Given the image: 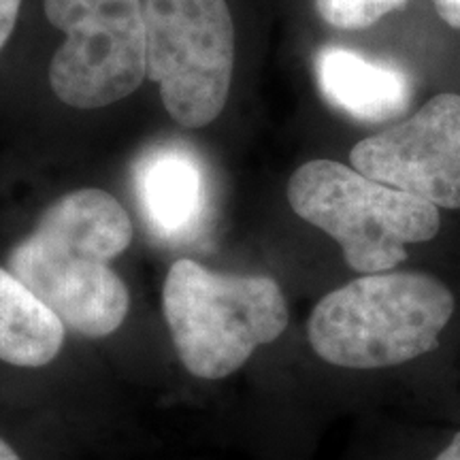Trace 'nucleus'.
Returning <instances> with one entry per match:
<instances>
[{
	"instance_id": "nucleus-1",
	"label": "nucleus",
	"mask_w": 460,
	"mask_h": 460,
	"mask_svg": "<svg viewBox=\"0 0 460 460\" xmlns=\"http://www.w3.org/2000/svg\"><path fill=\"white\" fill-rule=\"evenodd\" d=\"M130 241L132 222L118 199L99 188L73 190L13 245L7 269L66 329L101 339L118 331L128 314V288L111 261Z\"/></svg>"
},
{
	"instance_id": "nucleus-2",
	"label": "nucleus",
	"mask_w": 460,
	"mask_h": 460,
	"mask_svg": "<svg viewBox=\"0 0 460 460\" xmlns=\"http://www.w3.org/2000/svg\"><path fill=\"white\" fill-rule=\"evenodd\" d=\"M454 312V292L435 275L367 273L315 305L307 335L332 367L390 369L435 352Z\"/></svg>"
},
{
	"instance_id": "nucleus-3",
	"label": "nucleus",
	"mask_w": 460,
	"mask_h": 460,
	"mask_svg": "<svg viewBox=\"0 0 460 460\" xmlns=\"http://www.w3.org/2000/svg\"><path fill=\"white\" fill-rule=\"evenodd\" d=\"M163 312L181 365L200 379L233 376L290 320L273 278L214 273L190 258L166 273Z\"/></svg>"
},
{
	"instance_id": "nucleus-4",
	"label": "nucleus",
	"mask_w": 460,
	"mask_h": 460,
	"mask_svg": "<svg viewBox=\"0 0 460 460\" xmlns=\"http://www.w3.org/2000/svg\"><path fill=\"white\" fill-rule=\"evenodd\" d=\"M288 203L335 239L348 267L362 275L393 271L407 247L435 239L441 228L433 203L335 160L298 166L288 181Z\"/></svg>"
},
{
	"instance_id": "nucleus-5",
	"label": "nucleus",
	"mask_w": 460,
	"mask_h": 460,
	"mask_svg": "<svg viewBox=\"0 0 460 460\" xmlns=\"http://www.w3.org/2000/svg\"><path fill=\"white\" fill-rule=\"evenodd\" d=\"M147 77L183 128L222 113L234 66V26L226 0H143Z\"/></svg>"
},
{
	"instance_id": "nucleus-6",
	"label": "nucleus",
	"mask_w": 460,
	"mask_h": 460,
	"mask_svg": "<svg viewBox=\"0 0 460 460\" xmlns=\"http://www.w3.org/2000/svg\"><path fill=\"white\" fill-rule=\"evenodd\" d=\"M66 41L49 65V85L65 105L99 109L122 101L147 75L143 0H43Z\"/></svg>"
},
{
	"instance_id": "nucleus-7",
	"label": "nucleus",
	"mask_w": 460,
	"mask_h": 460,
	"mask_svg": "<svg viewBox=\"0 0 460 460\" xmlns=\"http://www.w3.org/2000/svg\"><path fill=\"white\" fill-rule=\"evenodd\" d=\"M354 169L437 209H460V94H437L410 119L356 143Z\"/></svg>"
},
{
	"instance_id": "nucleus-8",
	"label": "nucleus",
	"mask_w": 460,
	"mask_h": 460,
	"mask_svg": "<svg viewBox=\"0 0 460 460\" xmlns=\"http://www.w3.org/2000/svg\"><path fill=\"white\" fill-rule=\"evenodd\" d=\"M141 216L156 239L190 243L211 216V186L203 160L186 143L146 149L132 169Z\"/></svg>"
},
{
	"instance_id": "nucleus-9",
	"label": "nucleus",
	"mask_w": 460,
	"mask_h": 460,
	"mask_svg": "<svg viewBox=\"0 0 460 460\" xmlns=\"http://www.w3.org/2000/svg\"><path fill=\"white\" fill-rule=\"evenodd\" d=\"M315 77L326 102L360 122H386L411 101V79L405 71L337 45L318 51Z\"/></svg>"
},
{
	"instance_id": "nucleus-10",
	"label": "nucleus",
	"mask_w": 460,
	"mask_h": 460,
	"mask_svg": "<svg viewBox=\"0 0 460 460\" xmlns=\"http://www.w3.org/2000/svg\"><path fill=\"white\" fill-rule=\"evenodd\" d=\"M66 326L24 281L0 267V360L39 369L65 345Z\"/></svg>"
},
{
	"instance_id": "nucleus-11",
	"label": "nucleus",
	"mask_w": 460,
	"mask_h": 460,
	"mask_svg": "<svg viewBox=\"0 0 460 460\" xmlns=\"http://www.w3.org/2000/svg\"><path fill=\"white\" fill-rule=\"evenodd\" d=\"M405 4L407 0H315L322 20L339 31H365Z\"/></svg>"
},
{
	"instance_id": "nucleus-12",
	"label": "nucleus",
	"mask_w": 460,
	"mask_h": 460,
	"mask_svg": "<svg viewBox=\"0 0 460 460\" xmlns=\"http://www.w3.org/2000/svg\"><path fill=\"white\" fill-rule=\"evenodd\" d=\"M22 0H0V51L11 39V32L17 24Z\"/></svg>"
},
{
	"instance_id": "nucleus-13",
	"label": "nucleus",
	"mask_w": 460,
	"mask_h": 460,
	"mask_svg": "<svg viewBox=\"0 0 460 460\" xmlns=\"http://www.w3.org/2000/svg\"><path fill=\"white\" fill-rule=\"evenodd\" d=\"M433 3L441 20L460 31V0H433Z\"/></svg>"
},
{
	"instance_id": "nucleus-14",
	"label": "nucleus",
	"mask_w": 460,
	"mask_h": 460,
	"mask_svg": "<svg viewBox=\"0 0 460 460\" xmlns=\"http://www.w3.org/2000/svg\"><path fill=\"white\" fill-rule=\"evenodd\" d=\"M433 460H460V430L447 441L444 450L437 454Z\"/></svg>"
},
{
	"instance_id": "nucleus-15",
	"label": "nucleus",
	"mask_w": 460,
	"mask_h": 460,
	"mask_svg": "<svg viewBox=\"0 0 460 460\" xmlns=\"http://www.w3.org/2000/svg\"><path fill=\"white\" fill-rule=\"evenodd\" d=\"M0 460H22V458L17 456V452L7 444V441L0 439Z\"/></svg>"
}]
</instances>
